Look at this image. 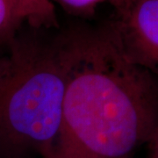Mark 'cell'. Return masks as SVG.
Listing matches in <instances>:
<instances>
[{"instance_id":"6da1fadb","label":"cell","mask_w":158,"mask_h":158,"mask_svg":"<svg viewBox=\"0 0 158 158\" xmlns=\"http://www.w3.org/2000/svg\"><path fill=\"white\" fill-rule=\"evenodd\" d=\"M72 27V63L48 158H127L157 133L158 80L128 59L111 22Z\"/></svg>"},{"instance_id":"7a4b0ae2","label":"cell","mask_w":158,"mask_h":158,"mask_svg":"<svg viewBox=\"0 0 158 158\" xmlns=\"http://www.w3.org/2000/svg\"><path fill=\"white\" fill-rule=\"evenodd\" d=\"M0 67V158H48L73 58V28L23 27Z\"/></svg>"},{"instance_id":"3957f363","label":"cell","mask_w":158,"mask_h":158,"mask_svg":"<svg viewBox=\"0 0 158 158\" xmlns=\"http://www.w3.org/2000/svg\"><path fill=\"white\" fill-rule=\"evenodd\" d=\"M111 22L131 62L158 73V0H129Z\"/></svg>"},{"instance_id":"277c9868","label":"cell","mask_w":158,"mask_h":158,"mask_svg":"<svg viewBox=\"0 0 158 158\" xmlns=\"http://www.w3.org/2000/svg\"><path fill=\"white\" fill-rule=\"evenodd\" d=\"M25 23L19 0H0V45L8 47Z\"/></svg>"},{"instance_id":"5b68a950","label":"cell","mask_w":158,"mask_h":158,"mask_svg":"<svg viewBox=\"0 0 158 158\" xmlns=\"http://www.w3.org/2000/svg\"><path fill=\"white\" fill-rule=\"evenodd\" d=\"M27 25L34 27H57L55 5L49 0H19Z\"/></svg>"},{"instance_id":"8992f818","label":"cell","mask_w":158,"mask_h":158,"mask_svg":"<svg viewBox=\"0 0 158 158\" xmlns=\"http://www.w3.org/2000/svg\"><path fill=\"white\" fill-rule=\"evenodd\" d=\"M57 4L71 15L79 17H88L91 15L98 5L111 0H49Z\"/></svg>"},{"instance_id":"52a82bcc","label":"cell","mask_w":158,"mask_h":158,"mask_svg":"<svg viewBox=\"0 0 158 158\" xmlns=\"http://www.w3.org/2000/svg\"><path fill=\"white\" fill-rule=\"evenodd\" d=\"M151 141H154L155 143V151H156V156L158 158V131L156 133V135H155V137L153 138V140Z\"/></svg>"},{"instance_id":"ba28073f","label":"cell","mask_w":158,"mask_h":158,"mask_svg":"<svg viewBox=\"0 0 158 158\" xmlns=\"http://www.w3.org/2000/svg\"><path fill=\"white\" fill-rule=\"evenodd\" d=\"M127 1H129V0H111V2L116 6H120V5L124 4V3L127 2Z\"/></svg>"},{"instance_id":"9c48e42d","label":"cell","mask_w":158,"mask_h":158,"mask_svg":"<svg viewBox=\"0 0 158 158\" xmlns=\"http://www.w3.org/2000/svg\"><path fill=\"white\" fill-rule=\"evenodd\" d=\"M2 60H3V56H0V67H1V63H2Z\"/></svg>"}]
</instances>
